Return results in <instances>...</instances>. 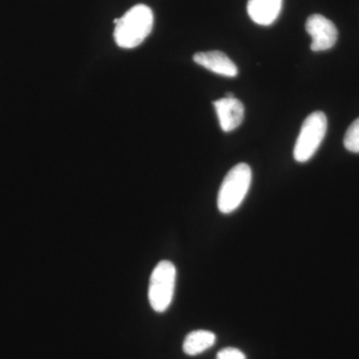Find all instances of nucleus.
Returning <instances> with one entry per match:
<instances>
[{"instance_id": "obj_1", "label": "nucleus", "mask_w": 359, "mask_h": 359, "mask_svg": "<svg viewBox=\"0 0 359 359\" xmlns=\"http://www.w3.org/2000/svg\"><path fill=\"white\" fill-rule=\"evenodd\" d=\"M114 23L116 44L121 48L131 49L139 46L152 32L154 15L150 7L137 4L121 18H116Z\"/></svg>"}, {"instance_id": "obj_2", "label": "nucleus", "mask_w": 359, "mask_h": 359, "mask_svg": "<svg viewBox=\"0 0 359 359\" xmlns=\"http://www.w3.org/2000/svg\"><path fill=\"white\" fill-rule=\"evenodd\" d=\"M252 183V170L249 165L240 163L231 168L224 177L218 195V209L222 214L235 212L244 202Z\"/></svg>"}, {"instance_id": "obj_3", "label": "nucleus", "mask_w": 359, "mask_h": 359, "mask_svg": "<svg viewBox=\"0 0 359 359\" xmlns=\"http://www.w3.org/2000/svg\"><path fill=\"white\" fill-rule=\"evenodd\" d=\"M176 278V266L171 262H160L153 269L149 283L148 299L156 313H164L171 306Z\"/></svg>"}, {"instance_id": "obj_4", "label": "nucleus", "mask_w": 359, "mask_h": 359, "mask_svg": "<svg viewBox=\"0 0 359 359\" xmlns=\"http://www.w3.org/2000/svg\"><path fill=\"white\" fill-rule=\"evenodd\" d=\"M327 130V119L325 113L316 111L302 123L301 132L294 149V157L299 163L311 160L320 148Z\"/></svg>"}, {"instance_id": "obj_5", "label": "nucleus", "mask_w": 359, "mask_h": 359, "mask_svg": "<svg viewBox=\"0 0 359 359\" xmlns=\"http://www.w3.org/2000/svg\"><path fill=\"white\" fill-rule=\"evenodd\" d=\"M306 29L313 39L311 48L314 52L328 50L337 43L339 36L337 26L321 14L309 16L306 20Z\"/></svg>"}, {"instance_id": "obj_6", "label": "nucleus", "mask_w": 359, "mask_h": 359, "mask_svg": "<svg viewBox=\"0 0 359 359\" xmlns=\"http://www.w3.org/2000/svg\"><path fill=\"white\" fill-rule=\"evenodd\" d=\"M215 109L218 115L219 126L224 132H231L242 124L245 107L237 98H224L215 101Z\"/></svg>"}, {"instance_id": "obj_7", "label": "nucleus", "mask_w": 359, "mask_h": 359, "mask_svg": "<svg viewBox=\"0 0 359 359\" xmlns=\"http://www.w3.org/2000/svg\"><path fill=\"white\" fill-rule=\"evenodd\" d=\"M193 60L198 65L222 76L233 78L237 76L238 73L235 63L221 51L198 52L194 55Z\"/></svg>"}, {"instance_id": "obj_8", "label": "nucleus", "mask_w": 359, "mask_h": 359, "mask_svg": "<svg viewBox=\"0 0 359 359\" xmlns=\"http://www.w3.org/2000/svg\"><path fill=\"white\" fill-rule=\"evenodd\" d=\"M282 6L283 0H249L247 11L255 23L268 26L278 20Z\"/></svg>"}, {"instance_id": "obj_9", "label": "nucleus", "mask_w": 359, "mask_h": 359, "mask_svg": "<svg viewBox=\"0 0 359 359\" xmlns=\"http://www.w3.org/2000/svg\"><path fill=\"white\" fill-rule=\"evenodd\" d=\"M216 340V334L214 332L204 330H194L187 335L184 340V353L191 356L198 355L211 348Z\"/></svg>"}, {"instance_id": "obj_10", "label": "nucleus", "mask_w": 359, "mask_h": 359, "mask_svg": "<svg viewBox=\"0 0 359 359\" xmlns=\"http://www.w3.org/2000/svg\"><path fill=\"white\" fill-rule=\"evenodd\" d=\"M344 143L349 152L359 153V118L347 129Z\"/></svg>"}, {"instance_id": "obj_11", "label": "nucleus", "mask_w": 359, "mask_h": 359, "mask_svg": "<svg viewBox=\"0 0 359 359\" xmlns=\"http://www.w3.org/2000/svg\"><path fill=\"white\" fill-rule=\"evenodd\" d=\"M217 359H247L245 353L235 347H226L217 354Z\"/></svg>"}, {"instance_id": "obj_12", "label": "nucleus", "mask_w": 359, "mask_h": 359, "mask_svg": "<svg viewBox=\"0 0 359 359\" xmlns=\"http://www.w3.org/2000/svg\"><path fill=\"white\" fill-rule=\"evenodd\" d=\"M226 98H233V93H230V92H229V93H226Z\"/></svg>"}]
</instances>
